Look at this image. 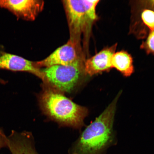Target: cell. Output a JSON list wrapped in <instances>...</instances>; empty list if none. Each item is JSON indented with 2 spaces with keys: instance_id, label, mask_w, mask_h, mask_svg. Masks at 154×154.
I'll return each mask as SVG.
<instances>
[{
  "instance_id": "9c48e42d",
  "label": "cell",
  "mask_w": 154,
  "mask_h": 154,
  "mask_svg": "<svg viewBox=\"0 0 154 154\" xmlns=\"http://www.w3.org/2000/svg\"><path fill=\"white\" fill-rule=\"evenodd\" d=\"M7 138V148L11 154H39L36 151L33 138L29 133L13 130Z\"/></svg>"
},
{
  "instance_id": "ba28073f",
  "label": "cell",
  "mask_w": 154,
  "mask_h": 154,
  "mask_svg": "<svg viewBox=\"0 0 154 154\" xmlns=\"http://www.w3.org/2000/svg\"><path fill=\"white\" fill-rule=\"evenodd\" d=\"M0 69L28 72L44 80L43 73L36 66L35 62L13 54L5 53L0 55Z\"/></svg>"
},
{
  "instance_id": "30bf717a",
  "label": "cell",
  "mask_w": 154,
  "mask_h": 154,
  "mask_svg": "<svg viewBox=\"0 0 154 154\" xmlns=\"http://www.w3.org/2000/svg\"><path fill=\"white\" fill-rule=\"evenodd\" d=\"M112 68L116 69L125 76H129L134 72L132 57L126 51L115 52L112 59Z\"/></svg>"
},
{
  "instance_id": "52a82bcc",
  "label": "cell",
  "mask_w": 154,
  "mask_h": 154,
  "mask_svg": "<svg viewBox=\"0 0 154 154\" xmlns=\"http://www.w3.org/2000/svg\"><path fill=\"white\" fill-rule=\"evenodd\" d=\"M117 44L103 48L94 56L86 60L84 69L85 74L90 76L108 72L112 69V59L115 53Z\"/></svg>"
},
{
  "instance_id": "9a60e30c",
  "label": "cell",
  "mask_w": 154,
  "mask_h": 154,
  "mask_svg": "<svg viewBox=\"0 0 154 154\" xmlns=\"http://www.w3.org/2000/svg\"><path fill=\"white\" fill-rule=\"evenodd\" d=\"M0 82H1V83H4V82L3 80H1V79H0Z\"/></svg>"
},
{
  "instance_id": "5b68a950",
  "label": "cell",
  "mask_w": 154,
  "mask_h": 154,
  "mask_svg": "<svg viewBox=\"0 0 154 154\" xmlns=\"http://www.w3.org/2000/svg\"><path fill=\"white\" fill-rule=\"evenodd\" d=\"M81 51L75 44L69 39L66 44L57 48L46 58L35 62V64L39 68H47L55 65L67 66L85 62Z\"/></svg>"
},
{
  "instance_id": "4fadbf2b",
  "label": "cell",
  "mask_w": 154,
  "mask_h": 154,
  "mask_svg": "<svg viewBox=\"0 0 154 154\" xmlns=\"http://www.w3.org/2000/svg\"><path fill=\"white\" fill-rule=\"evenodd\" d=\"M8 138L2 129L0 128V149L7 147Z\"/></svg>"
},
{
  "instance_id": "6da1fadb",
  "label": "cell",
  "mask_w": 154,
  "mask_h": 154,
  "mask_svg": "<svg viewBox=\"0 0 154 154\" xmlns=\"http://www.w3.org/2000/svg\"><path fill=\"white\" fill-rule=\"evenodd\" d=\"M120 92L105 110L87 127L69 149L68 154H105L115 144L112 127Z\"/></svg>"
},
{
  "instance_id": "8992f818",
  "label": "cell",
  "mask_w": 154,
  "mask_h": 154,
  "mask_svg": "<svg viewBox=\"0 0 154 154\" xmlns=\"http://www.w3.org/2000/svg\"><path fill=\"white\" fill-rule=\"evenodd\" d=\"M44 2L39 0H0V7L8 10L18 18L34 20L43 10Z\"/></svg>"
},
{
  "instance_id": "8fae6325",
  "label": "cell",
  "mask_w": 154,
  "mask_h": 154,
  "mask_svg": "<svg viewBox=\"0 0 154 154\" xmlns=\"http://www.w3.org/2000/svg\"><path fill=\"white\" fill-rule=\"evenodd\" d=\"M143 7V8L140 11V23L134 26L135 27L138 25L141 26L137 36L142 38L147 36L148 30L149 33V32L154 30V10L149 8Z\"/></svg>"
},
{
  "instance_id": "7c38bea8",
  "label": "cell",
  "mask_w": 154,
  "mask_h": 154,
  "mask_svg": "<svg viewBox=\"0 0 154 154\" xmlns=\"http://www.w3.org/2000/svg\"><path fill=\"white\" fill-rule=\"evenodd\" d=\"M140 48L148 54L154 55V30L149 32L146 40L140 45Z\"/></svg>"
},
{
  "instance_id": "5bb4252c",
  "label": "cell",
  "mask_w": 154,
  "mask_h": 154,
  "mask_svg": "<svg viewBox=\"0 0 154 154\" xmlns=\"http://www.w3.org/2000/svg\"><path fill=\"white\" fill-rule=\"evenodd\" d=\"M140 4L144 7L149 8L154 10V0L140 1Z\"/></svg>"
},
{
  "instance_id": "277c9868",
  "label": "cell",
  "mask_w": 154,
  "mask_h": 154,
  "mask_svg": "<svg viewBox=\"0 0 154 154\" xmlns=\"http://www.w3.org/2000/svg\"><path fill=\"white\" fill-rule=\"evenodd\" d=\"M84 64V62H80L67 66L55 65L45 68L42 70L43 82L59 92H71L78 85L83 74H85Z\"/></svg>"
},
{
  "instance_id": "7a4b0ae2",
  "label": "cell",
  "mask_w": 154,
  "mask_h": 154,
  "mask_svg": "<svg viewBox=\"0 0 154 154\" xmlns=\"http://www.w3.org/2000/svg\"><path fill=\"white\" fill-rule=\"evenodd\" d=\"M42 110L60 124L79 128L84 125L88 109L75 103L61 92L51 87L45 88L39 97Z\"/></svg>"
},
{
  "instance_id": "3957f363",
  "label": "cell",
  "mask_w": 154,
  "mask_h": 154,
  "mask_svg": "<svg viewBox=\"0 0 154 154\" xmlns=\"http://www.w3.org/2000/svg\"><path fill=\"white\" fill-rule=\"evenodd\" d=\"M63 2L70 30V39L81 49L82 35L88 42L92 26L97 20L96 8L100 1L66 0Z\"/></svg>"
}]
</instances>
